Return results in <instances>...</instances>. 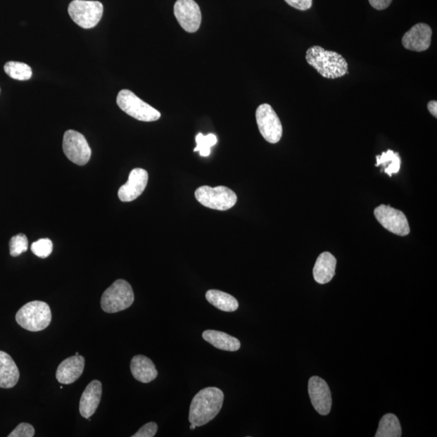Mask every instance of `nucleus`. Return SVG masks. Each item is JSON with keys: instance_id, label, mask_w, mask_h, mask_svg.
Segmentation results:
<instances>
[{"instance_id": "nucleus-27", "label": "nucleus", "mask_w": 437, "mask_h": 437, "mask_svg": "<svg viewBox=\"0 0 437 437\" xmlns=\"http://www.w3.org/2000/svg\"><path fill=\"white\" fill-rule=\"evenodd\" d=\"M31 251L36 256L41 258H46L51 255L53 251V243L50 239H40L32 243Z\"/></svg>"}, {"instance_id": "nucleus-5", "label": "nucleus", "mask_w": 437, "mask_h": 437, "mask_svg": "<svg viewBox=\"0 0 437 437\" xmlns=\"http://www.w3.org/2000/svg\"><path fill=\"white\" fill-rule=\"evenodd\" d=\"M117 104L120 109L139 121L155 122L160 120V113L128 89H122L117 96Z\"/></svg>"}, {"instance_id": "nucleus-24", "label": "nucleus", "mask_w": 437, "mask_h": 437, "mask_svg": "<svg viewBox=\"0 0 437 437\" xmlns=\"http://www.w3.org/2000/svg\"><path fill=\"white\" fill-rule=\"evenodd\" d=\"M4 72L9 77L16 80H29L32 77V72L28 64L10 61L4 65Z\"/></svg>"}, {"instance_id": "nucleus-12", "label": "nucleus", "mask_w": 437, "mask_h": 437, "mask_svg": "<svg viewBox=\"0 0 437 437\" xmlns=\"http://www.w3.org/2000/svg\"><path fill=\"white\" fill-rule=\"evenodd\" d=\"M309 395L312 406L322 415L331 412L332 398L330 387L319 376H312L309 381Z\"/></svg>"}, {"instance_id": "nucleus-10", "label": "nucleus", "mask_w": 437, "mask_h": 437, "mask_svg": "<svg viewBox=\"0 0 437 437\" xmlns=\"http://www.w3.org/2000/svg\"><path fill=\"white\" fill-rule=\"evenodd\" d=\"M374 215L377 221L392 234L403 236L411 231L407 218L401 210L382 204L374 210Z\"/></svg>"}, {"instance_id": "nucleus-21", "label": "nucleus", "mask_w": 437, "mask_h": 437, "mask_svg": "<svg viewBox=\"0 0 437 437\" xmlns=\"http://www.w3.org/2000/svg\"><path fill=\"white\" fill-rule=\"evenodd\" d=\"M206 299L218 310L224 312H234L239 309V301L234 296L220 290H208Z\"/></svg>"}, {"instance_id": "nucleus-15", "label": "nucleus", "mask_w": 437, "mask_h": 437, "mask_svg": "<svg viewBox=\"0 0 437 437\" xmlns=\"http://www.w3.org/2000/svg\"><path fill=\"white\" fill-rule=\"evenodd\" d=\"M85 365V359L82 355L71 356L59 365L56 372V379L64 385L72 384L82 375Z\"/></svg>"}, {"instance_id": "nucleus-14", "label": "nucleus", "mask_w": 437, "mask_h": 437, "mask_svg": "<svg viewBox=\"0 0 437 437\" xmlns=\"http://www.w3.org/2000/svg\"><path fill=\"white\" fill-rule=\"evenodd\" d=\"M148 174L144 169H134L131 172L126 184L118 191V198L122 202H132L141 196L148 185Z\"/></svg>"}, {"instance_id": "nucleus-19", "label": "nucleus", "mask_w": 437, "mask_h": 437, "mask_svg": "<svg viewBox=\"0 0 437 437\" xmlns=\"http://www.w3.org/2000/svg\"><path fill=\"white\" fill-rule=\"evenodd\" d=\"M20 379V372L10 355L0 350V388L14 387Z\"/></svg>"}, {"instance_id": "nucleus-4", "label": "nucleus", "mask_w": 437, "mask_h": 437, "mask_svg": "<svg viewBox=\"0 0 437 437\" xmlns=\"http://www.w3.org/2000/svg\"><path fill=\"white\" fill-rule=\"evenodd\" d=\"M134 300V291L131 284L126 280L118 279L101 296L102 310L108 314H115L128 309Z\"/></svg>"}, {"instance_id": "nucleus-32", "label": "nucleus", "mask_w": 437, "mask_h": 437, "mask_svg": "<svg viewBox=\"0 0 437 437\" xmlns=\"http://www.w3.org/2000/svg\"><path fill=\"white\" fill-rule=\"evenodd\" d=\"M428 110L431 115L437 118V102L436 101H431L428 104Z\"/></svg>"}, {"instance_id": "nucleus-2", "label": "nucleus", "mask_w": 437, "mask_h": 437, "mask_svg": "<svg viewBox=\"0 0 437 437\" xmlns=\"http://www.w3.org/2000/svg\"><path fill=\"white\" fill-rule=\"evenodd\" d=\"M306 61L324 78L334 80L348 74V64L337 52L315 46L308 49Z\"/></svg>"}, {"instance_id": "nucleus-9", "label": "nucleus", "mask_w": 437, "mask_h": 437, "mask_svg": "<svg viewBox=\"0 0 437 437\" xmlns=\"http://www.w3.org/2000/svg\"><path fill=\"white\" fill-rule=\"evenodd\" d=\"M63 149L67 158L75 165H84L91 158V150L82 134L73 129L65 132Z\"/></svg>"}, {"instance_id": "nucleus-13", "label": "nucleus", "mask_w": 437, "mask_h": 437, "mask_svg": "<svg viewBox=\"0 0 437 437\" xmlns=\"http://www.w3.org/2000/svg\"><path fill=\"white\" fill-rule=\"evenodd\" d=\"M433 30L425 23H419L412 27L403 37V46L407 50L415 52L427 51L431 46Z\"/></svg>"}, {"instance_id": "nucleus-17", "label": "nucleus", "mask_w": 437, "mask_h": 437, "mask_svg": "<svg viewBox=\"0 0 437 437\" xmlns=\"http://www.w3.org/2000/svg\"><path fill=\"white\" fill-rule=\"evenodd\" d=\"M337 260L331 253L324 252L318 256L314 267V278L317 284L331 282L336 274Z\"/></svg>"}, {"instance_id": "nucleus-8", "label": "nucleus", "mask_w": 437, "mask_h": 437, "mask_svg": "<svg viewBox=\"0 0 437 437\" xmlns=\"http://www.w3.org/2000/svg\"><path fill=\"white\" fill-rule=\"evenodd\" d=\"M256 121L259 132L266 141L271 144L280 141L283 136L282 123L272 106H259L256 110Z\"/></svg>"}, {"instance_id": "nucleus-18", "label": "nucleus", "mask_w": 437, "mask_h": 437, "mask_svg": "<svg viewBox=\"0 0 437 437\" xmlns=\"http://www.w3.org/2000/svg\"><path fill=\"white\" fill-rule=\"evenodd\" d=\"M131 371L134 379L142 383L153 381L158 375L153 361L142 355L134 356L131 362Z\"/></svg>"}, {"instance_id": "nucleus-25", "label": "nucleus", "mask_w": 437, "mask_h": 437, "mask_svg": "<svg viewBox=\"0 0 437 437\" xmlns=\"http://www.w3.org/2000/svg\"><path fill=\"white\" fill-rule=\"evenodd\" d=\"M196 148L194 149V152H198L201 156H208L210 153V148L217 144V137L214 134H209L208 136H203L202 133H198L196 138Z\"/></svg>"}, {"instance_id": "nucleus-22", "label": "nucleus", "mask_w": 437, "mask_h": 437, "mask_svg": "<svg viewBox=\"0 0 437 437\" xmlns=\"http://www.w3.org/2000/svg\"><path fill=\"white\" fill-rule=\"evenodd\" d=\"M376 437H400L402 427L395 414H386L381 418Z\"/></svg>"}, {"instance_id": "nucleus-1", "label": "nucleus", "mask_w": 437, "mask_h": 437, "mask_svg": "<svg viewBox=\"0 0 437 437\" xmlns=\"http://www.w3.org/2000/svg\"><path fill=\"white\" fill-rule=\"evenodd\" d=\"M224 393L217 387H207L192 399L189 421L201 427L212 421L220 412L224 403Z\"/></svg>"}, {"instance_id": "nucleus-7", "label": "nucleus", "mask_w": 437, "mask_h": 437, "mask_svg": "<svg viewBox=\"0 0 437 437\" xmlns=\"http://www.w3.org/2000/svg\"><path fill=\"white\" fill-rule=\"evenodd\" d=\"M194 196L203 206L218 210H229L237 201L236 193L229 188L222 186L199 187Z\"/></svg>"}, {"instance_id": "nucleus-11", "label": "nucleus", "mask_w": 437, "mask_h": 437, "mask_svg": "<svg viewBox=\"0 0 437 437\" xmlns=\"http://www.w3.org/2000/svg\"><path fill=\"white\" fill-rule=\"evenodd\" d=\"M177 23L187 32H196L202 23L201 10L194 0H177L175 4Z\"/></svg>"}, {"instance_id": "nucleus-16", "label": "nucleus", "mask_w": 437, "mask_h": 437, "mask_svg": "<svg viewBox=\"0 0 437 437\" xmlns=\"http://www.w3.org/2000/svg\"><path fill=\"white\" fill-rule=\"evenodd\" d=\"M102 393L101 382L97 380L91 381L81 395L80 413L85 419L94 415L99 408Z\"/></svg>"}, {"instance_id": "nucleus-20", "label": "nucleus", "mask_w": 437, "mask_h": 437, "mask_svg": "<svg viewBox=\"0 0 437 437\" xmlns=\"http://www.w3.org/2000/svg\"><path fill=\"white\" fill-rule=\"evenodd\" d=\"M203 338L213 346L228 352H236L241 348L239 339L218 331L208 330L203 333Z\"/></svg>"}, {"instance_id": "nucleus-3", "label": "nucleus", "mask_w": 437, "mask_h": 437, "mask_svg": "<svg viewBox=\"0 0 437 437\" xmlns=\"http://www.w3.org/2000/svg\"><path fill=\"white\" fill-rule=\"evenodd\" d=\"M52 319L51 308L46 302H29L20 308L15 315V321L27 331L37 332L45 330Z\"/></svg>"}, {"instance_id": "nucleus-6", "label": "nucleus", "mask_w": 437, "mask_h": 437, "mask_svg": "<svg viewBox=\"0 0 437 437\" xmlns=\"http://www.w3.org/2000/svg\"><path fill=\"white\" fill-rule=\"evenodd\" d=\"M103 4L89 0H73L68 6V13L74 23L81 28H94L103 15Z\"/></svg>"}, {"instance_id": "nucleus-26", "label": "nucleus", "mask_w": 437, "mask_h": 437, "mask_svg": "<svg viewBox=\"0 0 437 437\" xmlns=\"http://www.w3.org/2000/svg\"><path fill=\"white\" fill-rule=\"evenodd\" d=\"M9 248L11 256H20L21 253L28 251V239H27V236L23 234L15 235L10 240Z\"/></svg>"}, {"instance_id": "nucleus-28", "label": "nucleus", "mask_w": 437, "mask_h": 437, "mask_svg": "<svg viewBox=\"0 0 437 437\" xmlns=\"http://www.w3.org/2000/svg\"><path fill=\"white\" fill-rule=\"evenodd\" d=\"M35 429L32 425L27 423H21L16 427L8 437H32L34 436Z\"/></svg>"}, {"instance_id": "nucleus-23", "label": "nucleus", "mask_w": 437, "mask_h": 437, "mask_svg": "<svg viewBox=\"0 0 437 437\" xmlns=\"http://www.w3.org/2000/svg\"><path fill=\"white\" fill-rule=\"evenodd\" d=\"M376 166H384L386 174L390 177L393 174H397L400 170L402 163L400 156L392 150H388L387 152L382 153L380 156H376Z\"/></svg>"}, {"instance_id": "nucleus-29", "label": "nucleus", "mask_w": 437, "mask_h": 437, "mask_svg": "<svg viewBox=\"0 0 437 437\" xmlns=\"http://www.w3.org/2000/svg\"><path fill=\"white\" fill-rule=\"evenodd\" d=\"M158 426L155 422L146 424L132 437H153L158 431Z\"/></svg>"}, {"instance_id": "nucleus-33", "label": "nucleus", "mask_w": 437, "mask_h": 437, "mask_svg": "<svg viewBox=\"0 0 437 437\" xmlns=\"http://www.w3.org/2000/svg\"><path fill=\"white\" fill-rule=\"evenodd\" d=\"M196 425H194V424H191V430H194V429H196Z\"/></svg>"}, {"instance_id": "nucleus-30", "label": "nucleus", "mask_w": 437, "mask_h": 437, "mask_svg": "<svg viewBox=\"0 0 437 437\" xmlns=\"http://www.w3.org/2000/svg\"><path fill=\"white\" fill-rule=\"evenodd\" d=\"M289 6L300 11H307L312 8V0H284Z\"/></svg>"}, {"instance_id": "nucleus-31", "label": "nucleus", "mask_w": 437, "mask_h": 437, "mask_svg": "<svg viewBox=\"0 0 437 437\" xmlns=\"http://www.w3.org/2000/svg\"><path fill=\"white\" fill-rule=\"evenodd\" d=\"M393 0H369L371 6L376 10H385L391 4Z\"/></svg>"}]
</instances>
